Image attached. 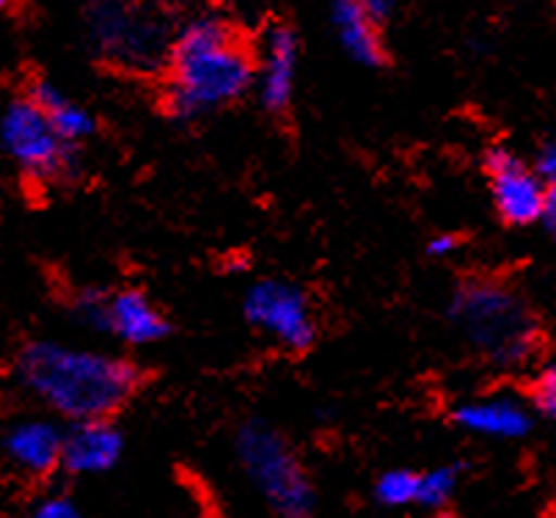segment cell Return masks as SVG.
Segmentation results:
<instances>
[{
    "label": "cell",
    "mask_w": 556,
    "mask_h": 518,
    "mask_svg": "<svg viewBox=\"0 0 556 518\" xmlns=\"http://www.w3.org/2000/svg\"><path fill=\"white\" fill-rule=\"evenodd\" d=\"M432 518H455V516H450V513H435Z\"/></svg>",
    "instance_id": "cell-24"
},
{
    "label": "cell",
    "mask_w": 556,
    "mask_h": 518,
    "mask_svg": "<svg viewBox=\"0 0 556 518\" xmlns=\"http://www.w3.org/2000/svg\"><path fill=\"white\" fill-rule=\"evenodd\" d=\"M17 369L34 397L75 422L108 419L138 387V369L125 358L55 342H30Z\"/></svg>",
    "instance_id": "cell-1"
},
{
    "label": "cell",
    "mask_w": 556,
    "mask_h": 518,
    "mask_svg": "<svg viewBox=\"0 0 556 518\" xmlns=\"http://www.w3.org/2000/svg\"><path fill=\"white\" fill-rule=\"evenodd\" d=\"M12 3H14V0H0V9H9Z\"/></svg>",
    "instance_id": "cell-23"
},
{
    "label": "cell",
    "mask_w": 556,
    "mask_h": 518,
    "mask_svg": "<svg viewBox=\"0 0 556 518\" xmlns=\"http://www.w3.org/2000/svg\"><path fill=\"white\" fill-rule=\"evenodd\" d=\"M460 483V469L457 466H439V469L419 471V507L439 510L455 496Z\"/></svg>",
    "instance_id": "cell-16"
},
{
    "label": "cell",
    "mask_w": 556,
    "mask_h": 518,
    "mask_svg": "<svg viewBox=\"0 0 556 518\" xmlns=\"http://www.w3.org/2000/svg\"><path fill=\"white\" fill-rule=\"evenodd\" d=\"M3 450L17 469L42 477L61 466L64 433L48 419H25V422L12 425L3 439Z\"/></svg>",
    "instance_id": "cell-12"
},
{
    "label": "cell",
    "mask_w": 556,
    "mask_h": 518,
    "mask_svg": "<svg viewBox=\"0 0 556 518\" xmlns=\"http://www.w3.org/2000/svg\"><path fill=\"white\" fill-rule=\"evenodd\" d=\"M237 458L278 518H314V489L285 435L262 422L237 430Z\"/></svg>",
    "instance_id": "cell-4"
},
{
    "label": "cell",
    "mask_w": 556,
    "mask_h": 518,
    "mask_svg": "<svg viewBox=\"0 0 556 518\" xmlns=\"http://www.w3.org/2000/svg\"><path fill=\"white\" fill-rule=\"evenodd\" d=\"M452 320L473 351L493 364H518L538 342L532 312L513 290L491 279L468 281L452 299Z\"/></svg>",
    "instance_id": "cell-3"
},
{
    "label": "cell",
    "mask_w": 556,
    "mask_h": 518,
    "mask_svg": "<svg viewBox=\"0 0 556 518\" xmlns=\"http://www.w3.org/2000/svg\"><path fill=\"white\" fill-rule=\"evenodd\" d=\"M543 224L548 227V232L556 238V191H548V202H545Z\"/></svg>",
    "instance_id": "cell-22"
},
{
    "label": "cell",
    "mask_w": 556,
    "mask_h": 518,
    "mask_svg": "<svg viewBox=\"0 0 556 518\" xmlns=\"http://www.w3.org/2000/svg\"><path fill=\"white\" fill-rule=\"evenodd\" d=\"M339 7H350V9H362V12L372 14L378 23H383V17L389 14V0H333Z\"/></svg>",
    "instance_id": "cell-20"
},
{
    "label": "cell",
    "mask_w": 556,
    "mask_h": 518,
    "mask_svg": "<svg viewBox=\"0 0 556 518\" xmlns=\"http://www.w3.org/2000/svg\"><path fill=\"white\" fill-rule=\"evenodd\" d=\"M455 249L457 240L452 238V235H435V238L430 240V245H427V251H430L432 256H450Z\"/></svg>",
    "instance_id": "cell-21"
},
{
    "label": "cell",
    "mask_w": 556,
    "mask_h": 518,
    "mask_svg": "<svg viewBox=\"0 0 556 518\" xmlns=\"http://www.w3.org/2000/svg\"><path fill=\"white\" fill-rule=\"evenodd\" d=\"M251 80L254 59L220 20H193L174 39L168 108L182 119L235 102L245 94Z\"/></svg>",
    "instance_id": "cell-2"
},
{
    "label": "cell",
    "mask_w": 556,
    "mask_h": 518,
    "mask_svg": "<svg viewBox=\"0 0 556 518\" xmlns=\"http://www.w3.org/2000/svg\"><path fill=\"white\" fill-rule=\"evenodd\" d=\"M243 312L251 326L287 351H306L317 334L306 295L285 281H260L251 287L245 292Z\"/></svg>",
    "instance_id": "cell-6"
},
{
    "label": "cell",
    "mask_w": 556,
    "mask_h": 518,
    "mask_svg": "<svg viewBox=\"0 0 556 518\" xmlns=\"http://www.w3.org/2000/svg\"><path fill=\"white\" fill-rule=\"evenodd\" d=\"M91 30L102 53L127 64H152L161 53V30L136 9L100 3L91 14Z\"/></svg>",
    "instance_id": "cell-9"
},
{
    "label": "cell",
    "mask_w": 556,
    "mask_h": 518,
    "mask_svg": "<svg viewBox=\"0 0 556 518\" xmlns=\"http://www.w3.org/2000/svg\"><path fill=\"white\" fill-rule=\"evenodd\" d=\"M455 422L468 433L488 435V439H521L532 430V417L513 397H488L460 405Z\"/></svg>",
    "instance_id": "cell-13"
},
{
    "label": "cell",
    "mask_w": 556,
    "mask_h": 518,
    "mask_svg": "<svg viewBox=\"0 0 556 518\" xmlns=\"http://www.w3.org/2000/svg\"><path fill=\"white\" fill-rule=\"evenodd\" d=\"M532 400L538 412L545 417L556 419V358L545 364L532 383Z\"/></svg>",
    "instance_id": "cell-17"
},
{
    "label": "cell",
    "mask_w": 556,
    "mask_h": 518,
    "mask_svg": "<svg viewBox=\"0 0 556 518\" xmlns=\"http://www.w3.org/2000/svg\"><path fill=\"white\" fill-rule=\"evenodd\" d=\"M122 458V435L108 419L77 422L64 435L61 466L72 475H102Z\"/></svg>",
    "instance_id": "cell-10"
},
{
    "label": "cell",
    "mask_w": 556,
    "mask_h": 518,
    "mask_svg": "<svg viewBox=\"0 0 556 518\" xmlns=\"http://www.w3.org/2000/svg\"><path fill=\"white\" fill-rule=\"evenodd\" d=\"M0 143L30 179L64 177L72 168V147L50 127L30 97L14 100L0 116Z\"/></svg>",
    "instance_id": "cell-5"
},
{
    "label": "cell",
    "mask_w": 556,
    "mask_h": 518,
    "mask_svg": "<svg viewBox=\"0 0 556 518\" xmlns=\"http://www.w3.org/2000/svg\"><path fill=\"white\" fill-rule=\"evenodd\" d=\"M534 172H538L540 179L548 185V191H556V141L545 143L543 150H540Z\"/></svg>",
    "instance_id": "cell-19"
},
{
    "label": "cell",
    "mask_w": 556,
    "mask_h": 518,
    "mask_svg": "<svg viewBox=\"0 0 556 518\" xmlns=\"http://www.w3.org/2000/svg\"><path fill=\"white\" fill-rule=\"evenodd\" d=\"M30 100L39 105V111L48 116L50 127H53L70 147L86 141V138L94 132V116H91L86 108L75 105L66 94H61L53 84H45V80L34 84Z\"/></svg>",
    "instance_id": "cell-14"
},
{
    "label": "cell",
    "mask_w": 556,
    "mask_h": 518,
    "mask_svg": "<svg viewBox=\"0 0 556 518\" xmlns=\"http://www.w3.org/2000/svg\"><path fill=\"white\" fill-rule=\"evenodd\" d=\"M30 518H84L80 510L75 507V502L66 500V496H48L39 505L34 507Z\"/></svg>",
    "instance_id": "cell-18"
},
{
    "label": "cell",
    "mask_w": 556,
    "mask_h": 518,
    "mask_svg": "<svg viewBox=\"0 0 556 518\" xmlns=\"http://www.w3.org/2000/svg\"><path fill=\"white\" fill-rule=\"evenodd\" d=\"M295 66H298V39L290 28L278 25L270 28L262 45L260 61V94L262 105L270 111H285L292 102L295 89Z\"/></svg>",
    "instance_id": "cell-11"
},
{
    "label": "cell",
    "mask_w": 556,
    "mask_h": 518,
    "mask_svg": "<svg viewBox=\"0 0 556 518\" xmlns=\"http://www.w3.org/2000/svg\"><path fill=\"white\" fill-rule=\"evenodd\" d=\"M488 185L496 213L513 227H529L534 220H543L545 202H548V185L540 179L529 163L507 150H493L485 157Z\"/></svg>",
    "instance_id": "cell-8"
},
{
    "label": "cell",
    "mask_w": 556,
    "mask_h": 518,
    "mask_svg": "<svg viewBox=\"0 0 556 518\" xmlns=\"http://www.w3.org/2000/svg\"><path fill=\"white\" fill-rule=\"evenodd\" d=\"M375 500L386 507H408L419 502V471L391 469L375 483Z\"/></svg>",
    "instance_id": "cell-15"
},
{
    "label": "cell",
    "mask_w": 556,
    "mask_h": 518,
    "mask_svg": "<svg viewBox=\"0 0 556 518\" xmlns=\"http://www.w3.org/2000/svg\"><path fill=\"white\" fill-rule=\"evenodd\" d=\"M77 315L127 345H154L168 331L163 312L138 290H122L111 299L100 292H86L77 299Z\"/></svg>",
    "instance_id": "cell-7"
}]
</instances>
